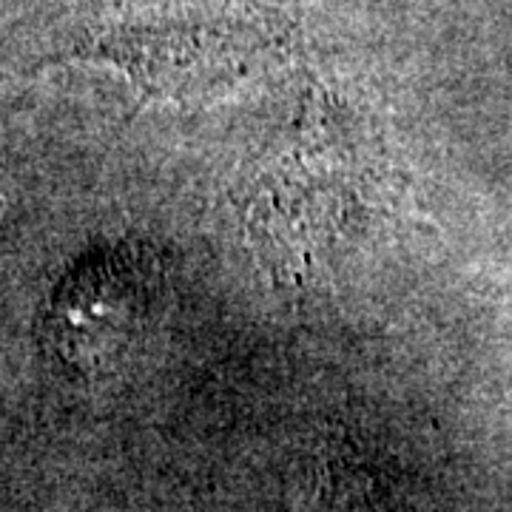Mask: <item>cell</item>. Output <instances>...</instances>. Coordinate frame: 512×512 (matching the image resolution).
<instances>
[{"mask_svg": "<svg viewBox=\"0 0 512 512\" xmlns=\"http://www.w3.org/2000/svg\"><path fill=\"white\" fill-rule=\"evenodd\" d=\"M151 299L154 268L146 256L117 248L86 256L55 288V342L80 365H103L146 325Z\"/></svg>", "mask_w": 512, "mask_h": 512, "instance_id": "1", "label": "cell"}, {"mask_svg": "<svg viewBox=\"0 0 512 512\" xmlns=\"http://www.w3.org/2000/svg\"><path fill=\"white\" fill-rule=\"evenodd\" d=\"M251 234L279 274H305L325 256L339 231V202L328 183L308 174H279L259 188L251 205Z\"/></svg>", "mask_w": 512, "mask_h": 512, "instance_id": "2", "label": "cell"}]
</instances>
